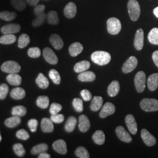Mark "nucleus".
Returning <instances> with one entry per match:
<instances>
[{"mask_svg": "<svg viewBox=\"0 0 158 158\" xmlns=\"http://www.w3.org/2000/svg\"><path fill=\"white\" fill-rule=\"evenodd\" d=\"M43 56L46 61L51 64H56L58 59L54 52L49 48H45L43 51Z\"/></svg>", "mask_w": 158, "mask_h": 158, "instance_id": "nucleus-9", "label": "nucleus"}, {"mask_svg": "<svg viewBox=\"0 0 158 158\" xmlns=\"http://www.w3.org/2000/svg\"><path fill=\"white\" fill-rule=\"evenodd\" d=\"M10 94L12 98L15 100H21L25 97L26 93L22 88L16 87L12 90Z\"/></svg>", "mask_w": 158, "mask_h": 158, "instance_id": "nucleus-30", "label": "nucleus"}, {"mask_svg": "<svg viewBox=\"0 0 158 158\" xmlns=\"http://www.w3.org/2000/svg\"><path fill=\"white\" fill-rule=\"evenodd\" d=\"M9 91V87L6 84L0 85V99L4 100L6 98Z\"/></svg>", "mask_w": 158, "mask_h": 158, "instance_id": "nucleus-48", "label": "nucleus"}, {"mask_svg": "<svg viewBox=\"0 0 158 158\" xmlns=\"http://www.w3.org/2000/svg\"><path fill=\"white\" fill-rule=\"evenodd\" d=\"M144 44V32L142 29H139L136 32L134 39V46L138 51H141Z\"/></svg>", "mask_w": 158, "mask_h": 158, "instance_id": "nucleus-10", "label": "nucleus"}, {"mask_svg": "<svg viewBox=\"0 0 158 158\" xmlns=\"http://www.w3.org/2000/svg\"><path fill=\"white\" fill-rule=\"evenodd\" d=\"M1 139H2V138H1V134H0V142L1 141Z\"/></svg>", "mask_w": 158, "mask_h": 158, "instance_id": "nucleus-58", "label": "nucleus"}, {"mask_svg": "<svg viewBox=\"0 0 158 158\" xmlns=\"http://www.w3.org/2000/svg\"><path fill=\"white\" fill-rule=\"evenodd\" d=\"M28 55L29 56L32 58H38L41 55V51L38 47H33L29 49L28 51Z\"/></svg>", "mask_w": 158, "mask_h": 158, "instance_id": "nucleus-46", "label": "nucleus"}, {"mask_svg": "<svg viewBox=\"0 0 158 158\" xmlns=\"http://www.w3.org/2000/svg\"><path fill=\"white\" fill-rule=\"evenodd\" d=\"M62 109V106L58 104V103H52L51 104L50 109H49V112L52 115H55L59 113Z\"/></svg>", "mask_w": 158, "mask_h": 158, "instance_id": "nucleus-47", "label": "nucleus"}, {"mask_svg": "<svg viewBox=\"0 0 158 158\" xmlns=\"http://www.w3.org/2000/svg\"><path fill=\"white\" fill-rule=\"evenodd\" d=\"M90 67V63L87 60H83L77 63L74 67V70L76 73H81L88 70Z\"/></svg>", "mask_w": 158, "mask_h": 158, "instance_id": "nucleus-25", "label": "nucleus"}, {"mask_svg": "<svg viewBox=\"0 0 158 158\" xmlns=\"http://www.w3.org/2000/svg\"><path fill=\"white\" fill-rule=\"evenodd\" d=\"M11 3L13 7L18 11H23L27 6L25 0H11Z\"/></svg>", "mask_w": 158, "mask_h": 158, "instance_id": "nucleus-37", "label": "nucleus"}, {"mask_svg": "<svg viewBox=\"0 0 158 158\" xmlns=\"http://www.w3.org/2000/svg\"><path fill=\"white\" fill-rule=\"evenodd\" d=\"M49 40L52 45L56 50H60L63 47L64 43L62 39L57 34H52L50 36Z\"/></svg>", "mask_w": 158, "mask_h": 158, "instance_id": "nucleus-18", "label": "nucleus"}, {"mask_svg": "<svg viewBox=\"0 0 158 158\" xmlns=\"http://www.w3.org/2000/svg\"><path fill=\"white\" fill-rule=\"evenodd\" d=\"M29 128L31 132H35L37 130V127L38 125V121L36 119H30L28 123Z\"/></svg>", "mask_w": 158, "mask_h": 158, "instance_id": "nucleus-51", "label": "nucleus"}, {"mask_svg": "<svg viewBox=\"0 0 158 158\" xmlns=\"http://www.w3.org/2000/svg\"><path fill=\"white\" fill-rule=\"evenodd\" d=\"M21 119L20 117L12 116V117L6 119L5 121V124L8 128H15L18 125L20 124Z\"/></svg>", "mask_w": 158, "mask_h": 158, "instance_id": "nucleus-32", "label": "nucleus"}, {"mask_svg": "<svg viewBox=\"0 0 158 158\" xmlns=\"http://www.w3.org/2000/svg\"><path fill=\"white\" fill-rule=\"evenodd\" d=\"M27 4L31 6H35L40 2V0H25Z\"/></svg>", "mask_w": 158, "mask_h": 158, "instance_id": "nucleus-55", "label": "nucleus"}, {"mask_svg": "<svg viewBox=\"0 0 158 158\" xmlns=\"http://www.w3.org/2000/svg\"><path fill=\"white\" fill-rule=\"evenodd\" d=\"M125 123L130 132L133 135H135L137 132L138 129H137V124L134 115L132 114L127 115L125 117Z\"/></svg>", "mask_w": 158, "mask_h": 158, "instance_id": "nucleus-12", "label": "nucleus"}, {"mask_svg": "<svg viewBox=\"0 0 158 158\" xmlns=\"http://www.w3.org/2000/svg\"><path fill=\"white\" fill-rule=\"evenodd\" d=\"M17 14L15 12L3 11L0 12V18L6 21H12L16 18Z\"/></svg>", "mask_w": 158, "mask_h": 158, "instance_id": "nucleus-35", "label": "nucleus"}, {"mask_svg": "<svg viewBox=\"0 0 158 158\" xmlns=\"http://www.w3.org/2000/svg\"><path fill=\"white\" fill-rule=\"evenodd\" d=\"M134 83L136 91L141 93L145 88L146 75L143 71H139L136 74L134 79Z\"/></svg>", "mask_w": 158, "mask_h": 158, "instance_id": "nucleus-5", "label": "nucleus"}, {"mask_svg": "<svg viewBox=\"0 0 158 158\" xmlns=\"http://www.w3.org/2000/svg\"><path fill=\"white\" fill-rule=\"evenodd\" d=\"M37 106L42 109H46L48 107L49 104V97L45 96H41L38 97L36 100Z\"/></svg>", "mask_w": 158, "mask_h": 158, "instance_id": "nucleus-38", "label": "nucleus"}, {"mask_svg": "<svg viewBox=\"0 0 158 158\" xmlns=\"http://www.w3.org/2000/svg\"><path fill=\"white\" fill-rule=\"evenodd\" d=\"M138 65V60L135 56H131L123 66V72L124 73H129L133 71Z\"/></svg>", "mask_w": 158, "mask_h": 158, "instance_id": "nucleus-7", "label": "nucleus"}, {"mask_svg": "<svg viewBox=\"0 0 158 158\" xmlns=\"http://www.w3.org/2000/svg\"><path fill=\"white\" fill-rule=\"evenodd\" d=\"M115 111V107L113 103L107 102H106L102 108V110L100 113V117L102 118H105L108 116L113 115Z\"/></svg>", "mask_w": 158, "mask_h": 158, "instance_id": "nucleus-11", "label": "nucleus"}, {"mask_svg": "<svg viewBox=\"0 0 158 158\" xmlns=\"http://www.w3.org/2000/svg\"><path fill=\"white\" fill-rule=\"evenodd\" d=\"M13 150L15 153L19 157H23L25 153L24 147L21 143H15L13 145Z\"/></svg>", "mask_w": 158, "mask_h": 158, "instance_id": "nucleus-44", "label": "nucleus"}, {"mask_svg": "<svg viewBox=\"0 0 158 158\" xmlns=\"http://www.w3.org/2000/svg\"><path fill=\"white\" fill-rule=\"evenodd\" d=\"M41 130L45 133H51L53 131L54 126L51 119L44 118L42 119Z\"/></svg>", "mask_w": 158, "mask_h": 158, "instance_id": "nucleus-19", "label": "nucleus"}, {"mask_svg": "<svg viewBox=\"0 0 158 158\" xmlns=\"http://www.w3.org/2000/svg\"><path fill=\"white\" fill-rule=\"evenodd\" d=\"M17 40V37L14 34H4L0 38V43L3 45H10Z\"/></svg>", "mask_w": 158, "mask_h": 158, "instance_id": "nucleus-29", "label": "nucleus"}, {"mask_svg": "<svg viewBox=\"0 0 158 158\" xmlns=\"http://www.w3.org/2000/svg\"><path fill=\"white\" fill-rule=\"evenodd\" d=\"M120 90L119 83L118 81H113L108 87L107 93L108 96L110 97H115L118 94Z\"/></svg>", "mask_w": 158, "mask_h": 158, "instance_id": "nucleus-23", "label": "nucleus"}, {"mask_svg": "<svg viewBox=\"0 0 158 158\" xmlns=\"http://www.w3.org/2000/svg\"><path fill=\"white\" fill-rule=\"evenodd\" d=\"M90 123L88 117L85 115H81L79 118V128L81 132H86L90 129Z\"/></svg>", "mask_w": 158, "mask_h": 158, "instance_id": "nucleus-17", "label": "nucleus"}, {"mask_svg": "<svg viewBox=\"0 0 158 158\" xmlns=\"http://www.w3.org/2000/svg\"><path fill=\"white\" fill-rule=\"evenodd\" d=\"M141 135L143 142L148 147H152L156 143V138L146 129L142 130Z\"/></svg>", "mask_w": 158, "mask_h": 158, "instance_id": "nucleus-8", "label": "nucleus"}, {"mask_svg": "<svg viewBox=\"0 0 158 158\" xmlns=\"http://www.w3.org/2000/svg\"><path fill=\"white\" fill-rule=\"evenodd\" d=\"M115 132L121 141L127 142V143H130L132 141V137L130 135V134L127 132V131L125 130L123 127L122 126L118 127L115 130Z\"/></svg>", "mask_w": 158, "mask_h": 158, "instance_id": "nucleus-13", "label": "nucleus"}, {"mask_svg": "<svg viewBox=\"0 0 158 158\" xmlns=\"http://www.w3.org/2000/svg\"><path fill=\"white\" fill-rule=\"evenodd\" d=\"M30 42V38L27 34H23L19 36L18 39V46L20 49L25 48L28 45Z\"/></svg>", "mask_w": 158, "mask_h": 158, "instance_id": "nucleus-36", "label": "nucleus"}, {"mask_svg": "<svg viewBox=\"0 0 158 158\" xmlns=\"http://www.w3.org/2000/svg\"><path fill=\"white\" fill-rule=\"evenodd\" d=\"M51 119L53 123H55L56 124H60L64 121V116L63 114H57L55 115H52Z\"/></svg>", "mask_w": 158, "mask_h": 158, "instance_id": "nucleus-50", "label": "nucleus"}, {"mask_svg": "<svg viewBox=\"0 0 158 158\" xmlns=\"http://www.w3.org/2000/svg\"><path fill=\"white\" fill-rule=\"evenodd\" d=\"M16 136L18 139L21 140H27L29 138V135L28 132L23 129L18 131Z\"/></svg>", "mask_w": 158, "mask_h": 158, "instance_id": "nucleus-49", "label": "nucleus"}, {"mask_svg": "<svg viewBox=\"0 0 158 158\" xmlns=\"http://www.w3.org/2000/svg\"><path fill=\"white\" fill-rule=\"evenodd\" d=\"M96 74L91 71H87L80 73L78 76V79L83 82H91L96 79Z\"/></svg>", "mask_w": 158, "mask_h": 158, "instance_id": "nucleus-21", "label": "nucleus"}, {"mask_svg": "<svg viewBox=\"0 0 158 158\" xmlns=\"http://www.w3.org/2000/svg\"><path fill=\"white\" fill-rule=\"evenodd\" d=\"M48 149V145L46 143H40L32 148L31 150V153L33 155H40L41 153L47 151Z\"/></svg>", "mask_w": 158, "mask_h": 158, "instance_id": "nucleus-40", "label": "nucleus"}, {"mask_svg": "<svg viewBox=\"0 0 158 158\" xmlns=\"http://www.w3.org/2000/svg\"><path fill=\"white\" fill-rule=\"evenodd\" d=\"M45 6L43 4L36 5L34 8V12L35 15L36 16H38L39 15L43 14L45 10Z\"/></svg>", "mask_w": 158, "mask_h": 158, "instance_id": "nucleus-53", "label": "nucleus"}, {"mask_svg": "<svg viewBox=\"0 0 158 158\" xmlns=\"http://www.w3.org/2000/svg\"><path fill=\"white\" fill-rule=\"evenodd\" d=\"M47 21L49 24L56 25L59 23L60 20L58 17V13L55 11H50L47 14Z\"/></svg>", "mask_w": 158, "mask_h": 158, "instance_id": "nucleus-28", "label": "nucleus"}, {"mask_svg": "<svg viewBox=\"0 0 158 158\" xmlns=\"http://www.w3.org/2000/svg\"><path fill=\"white\" fill-rule=\"evenodd\" d=\"M21 30V26L18 23H9L3 26L1 31L3 34H14L18 33Z\"/></svg>", "mask_w": 158, "mask_h": 158, "instance_id": "nucleus-14", "label": "nucleus"}, {"mask_svg": "<svg viewBox=\"0 0 158 158\" xmlns=\"http://www.w3.org/2000/svg\"><path fill=\"white\" fill-rule=\"evenodd\" d=\"M80 94L82 97L83 99L86 102L90 101L92 99V94L90 92V91L88 90H86V89L83 90L81 91Z\"/></svg>", "mask_w": 158, "mask_h": 158, "instance_id": "nucleus-52", "label": "nucleus"}, {"mask_svg": "<svg viewBox=\"0 0 158 158\" xmlns=\"http://www.w3.org/2000/svg\"><path fill=\"white\" fill-rule=\"evenodd\" d=\"M39 158H51V155L48 153L44 152L41 153H40L38 156Z\"/></svg>", "mask_w": 158, "mask_h": 158, "instance_id": "nucleus-56", "label": "nucleus"}, {"mask_svg": "<svg viewBox=\"0 0 158 158\" xmlns=\"http://www.w3.org/2000/svg\"><path fill=\"white\" fill-rule=\"evenodd\" d=\"M49 76L55 85H59L61 82V77L59 72L55 69H51L49 73Z\"/></svg>", "mask_w": 158, "mask_h": 158, "instance_id": "nucleus-42", "label": "nucleus"}, {"mask_svg": "<svg viewBox=\"0 0 158 158\" xmlns=\"http://www.w3.org/2000/svg\"><path fill=\"white\" fill-rule=\"evenodd\" d=\"M140 106L146 112H153L158 111V100L154 98H145L141 100Z\"/></svg>", "mask_w": 158, "mask_h": 158, "instance_id": "nucleus-3", "label": "nucleus"}, {"mask_svg": "<svg viewBox=\"0 0 158 158\" xmlns=\"http://www.w3.org/2000/svg\"><path fill=\"white\" fill-rule=\"evenodd\" d=\"M46 17H47V15L44 12L40 15L36 16L32 23V26L35 27H37L42 25L43 23H44L46 20L47 19Z\"/></svg>", "mask_w": 158, "mask_h": 158, "instance_id": "nucleus-41", "label": "nucleus"}, {"mask_svg": "<svg viewBox=\"0 0 158 158\" xmlns=\"http://www.w3.org/2000/svg\"><path fill=\"white\" fill-rule=\"evenodd\" d=\"M92 61L100 66L107 64L110 62L111 57L109 53L105 51H96L91 54Z\"/></svg>", "mask_w": 158, "mask_h": 158, "instance_id": "nucleus-1", "label": "nucleus"}, {"mask_svg": "<svg viewBox=\"0 0 158 158\" xmlns=\"http://www.w3.org/2000/svg\"><path fill=\"white\" fill-rule=\"evenodd\" d=\"M73 106L74 110L78 112V113H81L83 110V102L81 99L76 98H74L73 102Z\"/></svg>", "mask_w": 158, "mask_h": 158, "instance_id": "nucleus-45", "label": "nucleus"}, {"mask_svg": "<svg viewBox=\"0 0 158 158\" xmlns=\"http://www.w3.org/2000/svg\"><path fill=\"white\" fill-rule=\"evenodd\" d=\"M152 59L155 65L158 67V51H155L153 53Z\"/></svg>", "mask_w": 158, "mask_h": 158, "instance_id": "nucleus-54", "label": "nucleus"}, {"mask_svg": "<svg viewBox=\"0 0 158 158\" xmlns=\"http://www.w3.org/2000/svg\"><path fill=\"white\" fill-rule=\"evenodd\" d=\"M36 83L38 87L42 89H46L49 87V82L48 79L45 76L43 73L39 74L37 78L36 79Z\"/></svg>", "mask_w": 158, "mask_h": 158, "instance_id": "nucleus-26", "label": "nucleus"}, {"mask_svg": "<svg viewBox=\"0 0 158 158\" xmlns=\"http://www.w3.org/2000/svg\"><path fill=\"white\" fill-rule=\"evenodd\" d=\"M6 80L10 85H19L21 83L22 78L17 73L9 74V75L6 77Z\"/></svg>", "mask_w": 158, "mask_h": 158, "instance_id": "nucleus-31", "label": "nucleus"}, {"mask_svg": "<svg viewBox=\"0 0 158 158\" xmlns=\"http://www.w3.org/2000/svg\"><path fill=\"white\" fill-rule=\"evenodd\" d=\"M83 50V46L79 42H74L70 46L69 51L70 55L72 57L77 56Z\"/></svg>", "mask_w": 158, "mask_h": 158, "instance_id": "nucleus-22", "label": "nucleus"}, {"mask_svg": "<svg viewBox=\"0 0 158 158\" xmlns=\"http://www.w3.org/2000/svg\"><path fill=\"white\" fill-rule=\"evenodd\" d=\"M148 39L151 44L158 45V28H154L151 29L148 35Z\"/></svg>", "mask_w": 158, "mask_h": 158, "instance_id": "nucleus-34", "label": "nucleus"}, {"mask_svg": "<svg viewBox=\"0 0 158 158\" xmlns=\"http://www.w3.org/2000/svg\"><path fill=\"white\" fill-rule=\"evenodd\" d=\"M52 146L53 149L59 154L64 155L68 152L66 143L63 139H59L54 142Z\"/></svg>", "mask_w": 158, "mask_h": 158, "instance_id": "nucleus-15", "label": "nucleus"}, {"mask_svg": "<svg viewBox=\"0 0 158 158\" xmlns=\"http://www.w3.org/2000/svg\"><path fill=\"white\" fill-rule=\"evenodd\" d=\"M77 124V119L71 116L68 119L65 125H64V129L65 131L68 132H73L75 127Z\"/></svg>", "mask_w": 158, "mask_h": 158, "instance_id": "nucleus-33", "label": "nucleus"}, {"mask_svg": "<svg viewBox=\"0 0 158 158\" xmlns=\"http://www.w3.org/2000/svg\"><path fill=\"white\" fill-rule=\"evenodd\" d=\"M27 112V108L23 106H17L12 108V115L13 116L23 117Z\"/></svg>", "mask_w": 158, "mask_h": 158, "instance_id": "nucleus-39", "label": "nucleus"}, {"mask_svg": "<svg viewBox=\"0 0 158 158\" xmlns=\"http://www.w3.org/2000/svg\"><path fill=\"white\" fill-rule=\"evenodd\" d=\"M1 70L7 73H17L21 70V66L15 61L9 60L4 63L1 67Z\"/></svg>", "mask_w": 158, "mask_h": 158, "instance_id": "nucleus-6", "label": "nucleus"}, {"mask_svg": "<svg viewBox=\"0 0 158 158\" xmlns=\"http://www.w3.org/2000/svg\"><path fill=\"white\" fill-rule=\"evenodd\" d=\"M147 85L149 90H156L158 87V73H153L149 76L147 80Z\"/></svg>", "mask_w": 158, "mask_h": 158, "instance_id": "nucleus-20", "label": "nucleus"}, {"mask_svg": "<svg viewBox=\"0 0 158 158\" xmlns=\"http://www.w3.org/2000/svg\"><path fill=\"white\" fill-rule=\"evenodd\" d=\"M75 155L80 158H89L90 154L88 151L83 147H79L75 151Z\"/></svg>", "mask_w": 158, "mask_h": 158, "instance_id": "nucleus-43", "label": "nucleus"}, {"mask_svg": "<svg viewBox=\"0 0 158 158\" xmlns=\"http://www.w3.org/2000/svg\"><path fill=\"white\" fill-rule=\"evenodd\" d=\"M130 18L133 21H136L140 17L141 8L136 0H129L127 4Z\"/></svg>", "mask_w": 158, "mask_h": 158, "instance_id": "nucleus-2", "label": "nucleus"}, {"mask_svg": "<svg viewBox=\"0 0 158 158\" xmlns=\"http://www.w3.org/2000/svg\"><path fill=\"white\" fill-rule=\"evenodd\" d=\"M103 99L100 96H94L91 102L90 109L93 111H98L102 107Z\"/></svg>", "mask_w": 158, "mask_h": 158, "instance_id": "nucleus-24", "label": "nucleus"}, {"mask_svg": "<svg viewBox=\"0 0 158 158\" xmlns=\"http://www.w3.org/2000/svg\"><path fill=\"white\" fill-rule=\"evenodd\" d=\"M92 138L94 143L99 145H103L105 142V135L101 130L96 131L92 136Z\"/></svg>", "mask_w": 158, "mask_h": 158, "instance_id": "nucleus-27", "label": "nucleus"}, {"mask_svg": "<svg viewBox=\"0 0 158 158\" xmlns=\"http://www.w3.org/2000/svg\"><path fill=\"white\" fill-rule=\"evenodd\" d=\"M77 13V6L73 2H70L64 7V15L69 19L73 18Z\"/></svg>", "mask_w": 158, "mask_h": 158, "instance_id": "nucleus-16", "label": "nucleus"}, {"mask_svg": "<svg viewBox=\"0 0 158 158\" xmlns=\"http://www.w3.org/2000/svg\"><path fill=\"white\" fill-rule=\"evenodd\" d=\"M153 14L156 17L158 18V6L153 10Z\"/></svg>", "mask_w": 158, "mask_h": 158, "instance_id": "nucleus-57", "label": "nucleus"}, {"mask_svg": "<svg viewBox=\"0 0 158 158\" xmlns=\"http://www.w3.org/2000/svg\"><path fill=\"white\" fill-rule=\"evenodd\" d=\"M107 31L109 34L117 35L121 30V23L118 18L112 17L109 18L107 21Z\"/></svg>", "mask_w": 158, "mask_h": 158, "instance_id": "nucleus-4", "label": "nucleus"}]
</instances>
